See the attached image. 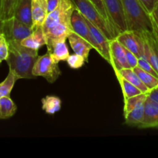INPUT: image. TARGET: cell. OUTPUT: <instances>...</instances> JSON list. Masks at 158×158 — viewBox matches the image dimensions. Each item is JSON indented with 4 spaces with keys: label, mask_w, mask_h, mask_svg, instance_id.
<instances>
[{
    "label": "cell",
    "mask_w": 158,
    "mask_h": 158,
    "mask_svg": "<svg viewBox=\"0 0 158 158\" xmlns=\"http://www.w3.org/2000/svg\"><path fill=\"white\" fill-rule=\"evenodd\" d=\"M71 0H61L58 7L49 12L43 25L47 43L60 39H68L73 32L71 26V15L75 10Z\"/></svg>",
    "instance_id": "obj_1"
},
{
    "label": "cell",
    "mask_w": 158,
    "mask_h": 158,
    "mask_svg": "<svg viewBox=\"0 0 158 158\" xmlns=\"http://www.w3.org/2000/svg\"><path fill=\"white\" fill-rule=\"evenodd\" d=\"M9 57L6 60L9 70L12 71L19 79H33L32 69L38 59V50L25 47L20 41H8Z\"/></svg>",
    "instance_id": "obj_2"
},
{
    "label": "cell",
    "mask_w": 158,
    "mask_h": 158,
    "mask_svg": "<svg viewBox=\"0 0 158 158\" xmlns=\"http://www.w3.org/2000/svg\"><path fill=\"white\" fill-rule=\"evenodd\" d=\"M126 17L128 30L140 33L144 31H152V22L139 0H121Z\"/></svg>",
    "instance_id": "obj_3"
},
{
    "label": "cell",
    "mask_w": 158,
    "mask_h": 158,
    "mask_svg": "<svg viewBox=\"0 0 158 158\" xmlns=\"http://www.w3.org/2000/svg\"><path fill=\"white\" fill-rule=\"evenodd\" d=\"M76 9L86 19L98 28L110 40L116 39L118 33L112 25L99 12L97 8L89 0H71Z\"/></svg>",
    "instance_id": "obj_4"
},
{
    "label": "cell",
    "mask_w": 158,
    "mask_h": 158,
    "mask_svg": "<svg viewBox=\"0 0 158 158\" xmlns=\"http://www.w3.org/2000/svg\"><path fill=\"white\" fill-rule=\"evenodd\" d=\"M32 74L35 77H44L49 83H53L61 75V70L58 63L54 61L50 54L47 52L38 57L32 69Z\"/></svg>",
    "instance_id": "obj_5"
},
{
    "label": "cell",
    "mask_w": 158,
    "mask_h": 158,
    "mask_svg": "<svg viewBox=\"0 0 158 158\" xmlns=\"http://www.w3.org/2000/svg\"><path fill=\"white\" fill-rule=\"evenodd\" d=\"M33 31L32 27L26 26L15 16L2 22L1 32L4 34L8 41H20L29 36Z\"/></svg>",
    "instance_id": "obj_6"
},
{
    "label": "cell",
    "mask_w": 158,
    "mask_h": 158,
    "mask_svg": "<svg viewBox=\"0 0 158 158\" xmlns=\"http://www.w3.org/2000/svg\"><path fill=\"white\" fill-rule=\"evenodd\" d=\"M109 20L117 33L127 30L126 17L121 0H103Z\"/></svg>",
    "instance_id": "obj_7"
},
{
    "label": "cell",
    "mask_w": 158,
    "mask_h": 158,
    "mask_svg": "<svg viewBox=\"0 0 158 158\" xmlns=\"http://www.w3.org/2000/svg\"><path fill=\"white\" fill-rule=\"evenodd\" d=\"M116 40L138 59L144 58V42L138 32L127 29L119 33Z\"/></svg>",
    "instance_id": "obj_8"
},
{
    "label": "cell",
    "mask_w": 158,
    "mask_h": 158,
    "mask_svg": "<svg viewBox=\"0 0 158 158\" xmlns=\"http://www.w3.org/2000/svg\"><path fill=\"white\" fill-rule=\"evenodd\" d=\"M86 21H87L91 37H92L93 42H94V49H96L106 61L110 63V40L98 28L94 26L90 22L88 21L87 19Z\"/></svg>",
    "instance_id": "obj_9"
},
{
    "label": "cell",
    "mask_w": 158,
    "mask_h": 158,
    "mask_svg": "<svg viewBox=\"0 0 158 158\" xmlns=\"http://www.w3.org/2000/svg\"><path fill=\"white\" fill-rule=\"evenodd\" d=\"M110 63L115 73L123 69L131 68L127 60L124 48L116 39L110 42Z\"/></svg>",
    "instance_id": "obj_10"
},
{
    "label": "cell",
    "mask_w": 158,
    "mask_h": 158,
    "mask_svg": "<svg viewBox=\"0 0 158 158\" xmlns=\"http://www.w3.org/2000/svg\"><path fill=\"white\" fill-rule=\"evenodd\" d=\"M140 34L144 42V59H146L158 73V49L152 31H144Z\"/></svg>",
    "instance_id": "obj_11"
},
{
    "label": "cell",
    "mask_w": 158,
    "mask_h": 158,
    "mask_svg": "<svg viewBox=\"0 0 158 158\" xmlns=\"http://www.w3.org/2000/svg\"><path fill=\"white\" fill-rule=\"evenodd\" d=\"M140 129L157 128L158 129V103L151 100L149 96L145 101L144 117Z\"/></svg>",
    "instance_id": "obj_12"
},
{
    "label": "cell",
    "mask_w": 158,
    "mask_h": 158,
    "mask_svg": "<svg viewBox=\"0 0 158 158\" xmlns=\"http://www.w3.org/2000/svg\"><path fill=\"white\" fill-rule=\"evenodd\" d=\"M71 26L73 32L83 37L94 46V42L91 37L86 19L76 9L71 15Z\"/></svg>",
    "instance_id": "obj_13"
},
{
    "label": "cell",
    "mask_w": 158,
    "mask_h": 158,
    "mask_svg": "<svg viewBox=\"0 0 158 158\" xmlns=\"http://www.w3.org/2000/svg\"><path fill=\"white\" fill-rule=\"evenodd\" d=\"M47 52L50 54L54 61L59 63L60 61H66L69 56V49L66 44L65 39L56 40L53 41L48 42Z\"/></svg>",
    "instance_id": "obj_14"
},
{
    "label": "cell",
    "mask_w": 158,
    "mask_h": 158,
    "mask_svg": "<svg viewBox=\"0 0 158 158\" xmlns=\"http://www.w3.org/2000/svg\"><path fill=\"white\" fill-rule=\"evenodd\" d=\"M68 40L73 52L84 57L86 62H88L89 52L91 49H94V46L75 32H72L68 36Z\"/></svg>",
    "instance_id": "obj_15"
},
{
    "label": "cell",
    "mask_w": 158,
    "mask_h": 158,
    "mask_svg": "<svg viewBox=\"0 0 158 158\" xmlns=\"http://www.w3.org/2000/svg\"><path fill=\"white\" fill-rule=\"evenodd\" d=\"M32 29L43 26L48 15L46 0H32Z\"/></svg>",
    "instance_id": "obj_16"
},
{
    "label": "cell",
    "mask_w": 158,
    "mask_h": 158,
    "mask_svg": "<svg viewBox=\"0 0 158 158\" xmlns=\"http://www.w3.org/2000/svg\"><path fill=\"white\" fill-rule=\"evenodd\" d=\"M21 44L25 47L39 50L42 46L47 44V39L42 26L33 29L32 33L22 40Z\"/></svg>",
    "instance_id": "obj_17"
},
{
    "label": "cell",
    "mask_w": 158,
    "mask_h": 158,
    "mask_svg": "<svg viewBox=\"0 0 158 158\" xmlns=\"http://www.w3.org/2000/svg\"><path fill=\"white\" fill-rule=\"evenodd\" d=\"M14 16L26 26L32 27V0H18Z\"/></svg>",
    "instance_id": "obj_18"
},
{
    "label": "cell",
    "mask_w": 158,
    "mask_h": 158,
    "mask_svg": "<svg viewBox=\"0 0 158 158\" xmlns=\"http://www.w3.org/2000/svg\"><path fill=\"white\" fill-rule=\"evenodd\" d=\"M115 74L116 75L121 76L122 77L126 79L127 81H129L130 83H132L133 85H134L136 87L138 88V89H140L142 93H143V94H149V93L151 92L150 89L145 86L144 83L141 81V80H140V77L137 76V74L134 72V69H131V68L123 69Z\"/></svg>",
    "instance_id": "obj_19"
},
{
    "label": "cell",
    "mask_w": 158,
    "mask_h": 158,
    "mask_svg": "<svg viewBox=\"0 0 158 158\" xmlns=\"http://www.w3.org/2000/svg\"><path fill=\"white\" fill-rule=\"evenodd\" d=\"M17 106L9 97L0 98V120H6L15 115Z\"/></svg>",
    "instance_id": "obj_20"
},
{
    "label": "cell",
    "mask_w": 158,
    "mask_h": 158,
    "mask_svg": "<svg viewBox=\"0 0 158 158\" xmlns=\"http://www.w3.org/2000/svg\"><path fill=\"white\" fill-rule=\"evenodd\" d=\"M144 106L145 103L135 108L125 116V123L130 127H140L144 117Z\"/></svg>",
    "instance_id": "obj_21"
},
{
    "label": "cell",
    "mask_w": 158,
    "mask_h": 158,
    "mask_svg": "<svg viewBox=\"0 0 158 158\" xmlns=\"http://www.w3.org/2000/svg\"><path fill=\"white\" fill-rule=\"evenodd\" d=\"M42 109L46 114L53 115L61 109V100L55 96H46L42 99Z\"/></svg>",
    "instance_id": "obj_22"
},
{
    "label": "cell",
    "mask_w": 158,
    "mask_h": 158,
    "mask_svg": "<svg viewBox=\"0 0 158 158\" xmlns=\"http://www.w3.org/2000/svg\"><path fill=\"white\" fill-rule=\"evenodd\" d=\"M149 94H140L136 95L134 97H130V98L124 100V107H123V115L124 117L127 115L131 111L134 110L135 108L138 107L140 105L145 103L147 98Z\"/></svg>",
    "instance_id": "obj_23"
},
{
    "label": "cell",
    "mask_w": 158,
    "mask_h": 158,
    "mask_svg": "<svg viewBox=\"0 0 158 158\" xmlns=\"http://www.w3.org/2000/svg\"><path fill=\"white\" fill-rule=\"evenodd\" d=\"M19 77L12 71L9 70L6 78L0 83V98L10 97V94Z\"/></svg>",
    "instance_id": "obj_24"
},
{
    "label": "cell",
    "mask_w": 158,
    "mask_h": 158,
    "mask_svg": "<svg viewBox=\"0 0 158 158\" xmlns=\"http://www.w3.org/2000/svg\"><path fill=\"white\" fill-rule=\"evenodd\" d=\"M133 69L137 74V76L140 77V79L144 83L145 86L150 89V91L158 87V78L157 77H155L149 73L146 72V71L143 70L138 66L133 68Z\"/></svg>",
    "instance_id": "obj_25"
},
{
    "label": "cell",
    "mask_w": 158,
    "mask_h": 158,
    "mask_svg": "<svg viewBox=\"0 0 158 158\" xmlns=\"http://www.w3.org/2000/svg\"><path fill=\"white\" fill-rule=\"evenodd\" d=\"M116 77H117V80H118L119 83H120V87H121L122 89V93H123V99H124V100L130 98V97H134V96L136 95H138V94H142V92L138 89V88L136 87L134 85H133L132 83H130L129 81H127L126 79L122 77L121 76L116 75Z\"/></svg>",
    "instance_id": "obj_26"
},
{
    "label": "cell",
    "mask_w": 158,
    "mask_h": 158,
    "mask_svg": "<svg viewBox=\"0 0 158 158\" xmlns=\"http://www.w3.org/2000/svg\"><path fill=\"white\" fill-rule=\"evenodd\" d=\"M18 0H0V19L1 21L14 16Z\"/></svg>",
    "instance_id": "obj_27"
},
{
    "label": "cell",
    "mask_w": 158,
    "mask_h": 158,
    "mask_svg": "<svg viewBox=\"0 0 158 158\" xmlns=\"http://www.w3.org/2000/svg\"><path fill=\"white\" fill-rule=\"evenodd\" d=\"M9 47L7 39L2 32H0V63L6 61L9 57Z\"/></svg>",
    "instance_id": "obj_28"
},
{
    "label": "cell",
    "mask_w": 158,
    "mask_h": 158,
    "mask_svg": "<svg viewBox=\"0 0 158 158\" xmlns=\"http://www.w3.org/2000/svg\"><path fill=\"white\" fill-rule=\"evenodd\" d=\"M66 62H67L69 67L72 68V69H80L84 65L86 60L83 56L75 53L73 55H69Z\"/></svg>",
    "instance_id": "obj_29"
},
{
    "label": "cell",
    "mask_w": 158,
    "mask_h": 158,
    "mask_svg": "<svg viewBox=\"0 0 158 158\" xmlns=\"http://www.w3.org/2000/svg\"><path fill=\"white\" fill-rule=\"evenodd\" d=\"M137 66H138L140 68H141L143 70L152 74L153 76H154V77L158 78L157 72L155 70V69L153 67L152 65H151V63L146 60V59L144 58L138 59V64H137Z\"/></svg>",
    "instance_id": "obj_30"
},
{
    "label": "cell",
    "mask_w": 158,
    "mask_h": 158,
    "mask_svg": "<svg viewBox=\"0 0 158 158\" xmlns=\"http://www.w3.org/2000/svg\"><path fill=\"white\" fill-rule=\"evenodd\" d=\"M89 1L95 6V7L97 8V9L99 11V12H100V13L101 14V15H103L110 23V22L109 20V17H108L107 12H106V8H105L103 0H89ZM113 27H114V26H113Z\"/></svg>",
    "instance_id": "obj_31"
},
{
    "label": "cell",
    "mask_w": 158,
    "mask_h": 158,
    "mask_svg": "<svg viewBox=\"0 0 158 158\" xmlns=\"http://www.w3.org/2000/svg\"><path fill=\"white\" fill-rule=\"evenodd\" d=\"M123 48H124L125 54H126L127 60L128 63H129L130 67L131 69H133V68L137 66V64H138V58L131 51H130L129 49L125 48L124 46H123Z\"/></svg>",
    "instance_id": "obj_32"
},
{
    "label": "cell",
    "mask_w": 158,
    "mask_h": 158,
    "mask_svg": "<svg viewBox=\"0 0 158 158\" xmlns=\"http://www.w3.org/2000/svg\"><path fill=\"white\" fill-rule=\"evenodd\" d=\"M148 13H151L158 3V0H139Z\"/></svg>",
    "instance_id": "obj_33"
},
{
    "label": "cell",
    "mask_w": 158,
    "mask_h": 158,
    "mask_svg": "<svg viewBox=\"0 0 158 158\" xmlns=\"http://www.w3.org/2000/svg\"><path fill=\"white\" fill-rule=\"evenodd\" d=\"M60 1L61 0H46V2H47L48 14L49 12H52L53 10H55L58 7V6L60 3Z\"/></svg>",
    "instance_id": "obj_34"
},
{
    "label": "cell",
    "mask_w": 158,
    "mask_h": 158,
    "mask_svg": "<svg viewBox=\"0 0 158 158\" xmlns=\"http://www.w3.org/2000/svg\"><path fill=\"white\" fill-rule=\"evenodd\" d=\"M150 16H151V19L153 24L155 25L158 29V3L156 5L152 12L150 13Z\"/></svg>",
    "instance_id": "obj_35"
},
{
    "label": "cell",
    "mask_w": 158,
    "mask_h": 158,
    "mask_svg": "<svg viewBox=\"0 0 158 158\" xmlns=\"http://www.w3.org/2000/svg\"><path fill=\"white\" fill-rule=\"evenodd\" d=\"M148 96H149V97L151 100H154V101L158 103V87L151 90V92L149 93Z\"/></svg>",
    "instance_id": "obj_36"
},
{
    "label": "cell",
    "mask_w": 158,
    "mask_h": 158,
    "mask_svg": "<svg viewBox=\"0 0 158 158\" xmlns=\"http://www.w3.org/2000/svg\"><path fill=\"white\" fill-rule=\"evenodd\" d=\"M1 27H2V21H1V19H0V32H1Z\"/></svg>",
    "instance_id": "obj_37"
}]
</instances>
